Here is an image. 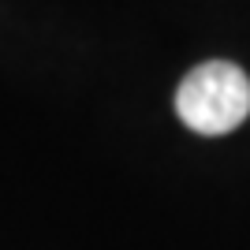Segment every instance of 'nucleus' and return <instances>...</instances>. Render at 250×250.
I'll use <instances>...</instances> for the list:
<instances>
[{"mask_svg":"<svg viewBox=\"0 0 250 250\" xmlns=\"http://www.w3.org/2000/svg\"><path fill=\"white\" fill-rule=\"evenodd\" d=\"M176 112L194 135H228L250 116V79L228 60L198 63L176 90Z\"/></svg>","mask_w":250,"mask_h":250,"instance_id":"1","label":"nucleus"}]
</instances>
